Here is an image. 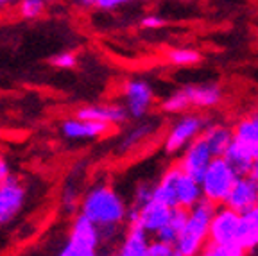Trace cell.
I'll use <instances>...</instances> for the list:
<instances>
[{"mask_svg":"<svg viewBox=\"0 0 258 256\" xmlns=\"http://www.w3.org/2000/svg\"><path fill=\"white\" fill-rule=\"evenodd\" d=\"M18 13L25 20H36L45 13L43 0H22L18 6Z\"/></svg>","mask_w":258,"mask_h":256,"instance_id":"cell-24","label":"cell"},{"mask_svg":"<svg viewBox=\"0 0 258 256\" xmlns=\"http://www.w3.org/2000/svg\"><path fill=\"white\" fill-rule=\"evenodd\" d=\"M147 133H149V125H142V127H138L137 131H133L131 135H129V138L124 142V147H131V145L137 144L142 136H145Z\"/></svg>","mask_w":258,"mask_h":256,"instance_id":"cell-30","label":"cell"},{"mask_svg":"<svg viewBox=\"0 0 258 256\" xmlns=\"http://www.w3.org/2000/svg\"><path fill=\"white\" fill-rule=\"evenodd\" d=\"M224 158L238 174H247L253 161L258 158V144H247L233 138L230 147L226 149Z\"/></svg>","mask_w":258,"mask_h":256,"instance_id":"cell-14","label":"cell"},{"mask_svg":"<svg viewBox=\"0 0 258 256\" xmlns=\"http://www.w3.org/2000/svg\"><path fill=\"white\" fill-rule=\"evenodd\" d=\"M181 172L179 165H174L161 176L160 183L154 184L153 188V199L158 203L165 204L169 208H176V179Z\"/></svg>","mask_w":258,"mask_h":256,"instance_id":"cell-17","label":"cell"},{"mask_svg":"<svg viewBox=\"0 0 258 256\" xmlns=\"http://www.w3.org/2000/svg\"><path fill=\"white\" fill-rule=\"evenodd\" d=\"M258 197V184L251 179L247 174H240L235 179L233 186L230 188L228 196L224 199V206L235 210L237 213H244L247 210L254 208Z\"/></svg>","mask_w":258,"mask_h":256,"instance_id":"cell-9","label":"cell"},{"mask_svg":"<svg viewBox=\"0 0 258 256\" xmlns=\"http://www.w3.org/2000/svg\"><path fill=\"white\" fill-rule=\"evenodd\" d=\"M111 125L97 120H85V118H69L61 124V135L69 140H93L106 135Z\"/></svg>","mask_w":258,"mask_h":256,"instance_id":"cell-12","label":"cell"},{"mask_svg":"<svg viewBox=\"0 0 258 256\" xmlns=\"http://www.w3.org/2000/svg\"><path fill=\"white\" fill-rule=\"evenodd\" d=\"M247 176H249L251 179H253L254 183L258 184V158L253 161V165H251V168H249V172H247Z\"/></svg>","mask_w":258,"mask_h":256,"instance_id":"cell-33","label":"cell"},{"mask_svg":"<svg viewBox=\"0 0 258 256\" xmlns=\"http://www.w3.org/2000/svg\"><path fill=\"white\" fill-rule=\"evenodd\" d=\"M163 25H165V22L160 16H145L144 20H142V27H147V29H160Z\"/></svg>","mask_w":258,"mask_h":256,"instance_id":"cell-31","label":"cell"},{"mask_svg":"<svg viewBox=\"0 0 258 256\" xmlns=\"http://www.w3.org/2000/svg\"><path fill=\"white\" fill-rule=\"evenodd\" d=\"M212 160H214V154L208 149L206 142L203 140V136L199 135L198 138H194L185 147L181 161H179V168L185 174H188V176L196 177L199 181Z\"/></svg>","mask_w":258,"mask_h":256,"instance_id":"cell-7","label":"cell"},{"mask_svg":"<svg viewBox=\"0 0 258 256\" xmlns=\"http://www.w3.org/2000/svg\"><path fill=\"white\" fill-rule=\"evenodd\" d=\"M43 2H50V0H43Z\"/></svg>","mask_w":258,"mask_h":256,"instance_id":"cell-36","label":"cell"},{"mask_svg":"<svg viewBox=\"0 0 258 256\" xmlns=\"http://www.w3.org/2000/svg\"><path fill=\"white\" fill-rule=\"evenodd\" d=\"M205 127H206L205 120H203L201 116H196V115L183 116L181 120L176 122V125L170 129L169 136H167V140H165V151L170 152V154L179 152L181 149H185L194 138H198Z\"/></svg>","mask_w":258,"mask_h":256,"instance_id":"cell-8","label":"cell"},{"mask_svg":"<svg viewBox=\"0 0 258 256\" xmlns=\"http://www.w3.org/2000/svg\"><path fill=\"white\" fill-rule=\"evenodd\" d=\"M9 165H8V161L4 160V158L0 156V183H2V181L6 179V177L9 176Z\"/></svg>","mask_w":258,"mask_h":256,"instance_id":"cell-32","label":"cell"},{"mask_svg":"<svg viewBox=\"0 0 258 256\" xmlns=\"http://www.w3.org/2000/svg\"><path fill=\"white\" fill-rule=\"evenodd\" d=\"M238 219H240V213L228 208L224 204L222 206L217 204L214 217L210 220L208 242H214V244H237L235 238H237Z\"/></svg>","mask_w":258,"mask_h":256,"instance_id":"cell-6","label":"cell"},{"mask_svg":"<svg viewBox=\"0 0 258 256\" xmlns=\"http://www.w3.org/2000/svg\"><path fill=\"white\" fill-rule=\"evenodd\" d=\"M125 203L117 192L106 184L92 188L81 203V213L88 217L101 231V242L115 235L125 219Z\"/></svg>","mask_w":258,"mask_h":256,"instance_id":"cell-1","label":"cell"},{"mask_svg":"<svg viewBox=\"0 0 258 256\" xmlns=\"http://www.w3.org/2000/svg\"><path fill=\"white\" fill-rule=\"evenodd\" d=\"M183 92L188 97L190 106L196 108H212V106L219 104L222 93L217 84H190Z\"/></svg>","mask_w":258,"mask_h":256,"instance_id":"cell-18","label":"cell"},{"mask_svg":"<svg viewBox=\"0 0 258 256\" xmlns=\"http://www.w3.org/2000/svg\"><path fill=\"white\" fill-rule=\"evenodd\" d=\"M147 256H174V245L169 244V242L154 238V240L149 242Z\"/></svg>","mask_w":258,"mask_h":256,"instance_id":"cell-26","label":"cell"},{"mask_svg":"<svg viewBox=\"0 0 258 256\" xmlns=\"http://www.w3.org/2000/svg\"><path fill=\"white\" fill-rule=\"evenodd\" d=\"M153 188H154V184H149V183L138 184L137 190H135V206H137V208H140L142 204L149 203V201L153 199Z\"/></svg>","mask_w":258,"mask_h":256,"instance_id":"cell-27","label":"cell"},{"mask_svg":"<svg viewBox=\"0 0 258 256\" xmlns=\"http://www.w3.org/2000/svg\"><path fill=\"white\" fill-rule=\"evenodd\" d=\"M201 252L206 256H242V254H246V251H244L242 247H238L237 244H214V242L205 244V247L201 249Z\"/></svg>","mask_w":258,"mask_h":256,"instance_id":"cell-22","label":"cell"},{"mask_svg":"<svg viewBox=\"0 0 258 256\" xmlns=\"http://www.w3.org/2000/svg\"><path fill=\"white\" fill-rule=\"evenodd\" d=\"M190 106L188 102V97H186V93L183 92H176L172 93L170 97H167L163 102H161V109L167 113H179V111H185L186 108Z\"/></svg>","mask_w":258,"mask_h":256,"instance_id":"cell-25","label":"cell"},{"mask_svg":"<svg viewBox=\"0 0 258 256\" xmlns=\"http://www.w3.org/2000/svg\"><path fill=\"white\" fill-rule=\"evenodd\" d=\"M101 245V231L88 217L81 213L70 228L69 238L64 242L61 256H93Z\"/></svg>","mask_w":258,"mask_h":256,"instance_id":"cell-4","label":"cell"},{"mask_svg":"<svg viewBox=\"0 0 258 256\" xmlns=\"http://www.w3.org/2000/svg\"><path fill=\"white\" fill-rule=\"evenodd\" d=\"M233 138L247 144H258V115L247 116L238 122L233 131Z\"/></svg>","mask_w":258,"mask_h":256,"instance_id":"cell-21","label":"cell"},{"mask_svg":"<svg viewBox=\"0 0 258 256\" xmlns=\"http://www.w3.org/2000/svg\"><path fill=\"white\" fill-rule=\"evenodd\" d=\"M235 242H237V245H240L246 252L258 247V208L256 206L247 210V212L240 213Z\"/></svg>","mask_w":258,"mask_h":256,"instance_id":"cell-15","label":"cell"},{"mask_svg":"<svg viewBox=\"0 0 258 256\" xmlns=\"http://www.w3.org/2000/svg\"><path fill=\"white\" fill-rule=\"evenodd\" d=\"M199 59H201L199 52L192 48H174L169 52V61L176 67H190V65L199 63Z\"/></svg>","mask_w":258,"mask_h":256,"instance_id":"cell-23","label":"cell"},{"mask_svg":"<svg viewBox=\"0 0 258 256\" xmlns=\"http://www.w3.org/2000/svg\"><path fill=\"white\" fill-rule=\"evenodd\" d=\"M25 186L13 174L0 183V226L9 224L18 217L25 204Z\"/></svg>","mask_w":258,"mask_h":256,"instance_id":"cell-5","label":"cell"},{"mask_svg":"<svg viewBox=\"0 0 258 256\" xmlns=\"http://www.w3.org/2000/svg\"><path fill=\"white\" fill-rule=\"evenodd\" d=\"M170 210L165 204L158 203V201L151 199L149 203L142 204L138 208V219H137V228H142L147 235H156L158 229L169 222Z\"/></svg>","mask_w":258,"mask_h":256,"instance_id":"cell-11","label":"cell"},{"mask_svg":"<svg viewBox=\"0 0 258 256\" xmlns=\"http://www.w3.org/2000/svg\"><path fill=\"white\" fill-rule=\"evenodd\" d=\"M201 199L203 192L199 181L181 170L176 179V204L181 206V208L190 210L194 204H198Z\"/></svg>","mask_w":258,"mask_h":256,"instance_id":"cell-16","label":"cell"},{"mask_svg":"<svg viewBox=\"0 0 258 256\" xmlns=\"http://www.w3.org/2000/svg\"><path fill=\"white\" fill-rule=\"evenodd\" d=\"M125 109L135 118L147 115L153 104V90L145 81H129L124 86Z\"/></svg>","mask_w":258,"mask_h":256,"instance_id":"cell-10","label":"cell"},{"mask_svg":"<svg viewBox=\"0 0 258 256\" xmlns=\"http://www.w3.org/2000/svg\"><path fill=\"white\" fill-rule=\"evenodd\" d=\"M151 235L144 231L142 228H127L124 240L118 245V254L120 256H147Z\"/></svg>","mask_w":258,"mask_h":256,"instance_id":"cell-19","label":"cell"},{"mask_svg":"<svg viewBox=\"0 0 258 256\" xmlns=\"http://www.w3.org/2000/svg\"><path fill=\"white\" fill-rule=\"evenodd\" d=\"M215 208L217 204L203 197L188 210L185 226L177 233V238L174 242V256H194L201 252V249L208 242L210 220L214 217Z\"/></svg>","mask_w":258,"mask_h":256,"instance_id":"cell-2","label":"cell"},{"mask_svg":"<svg viewBox=\"0 0 258 256\" xmlns=\"http://www.w3.org/2000/svg\"><path fill=\"white\" fill-rule=\"evenodd\" d=\"M254 206H256V208H258V197H256V204H254Z\"/></svg>","mask_w":258,"mask_h":256,"instance_id":"cell-35","label":"cell"},{"mask_svg":"<svg viewBox=\"0 0 258 256\" xmlns=\"http://www.w3.org/2000/svg\"><path fill=\"white\" fill-rule=\"evenodd\" d=\"M203 140L206 142L208 149L212 151V154L215 156H224L226 149L230 147V144L233 142V131L224 125H210L205 127V133H201Z\"/></svg>","mask_w":258,"mask_h":256,"instance_id":"cell-20","label":"cell"},{"mask_svg":"<svg viewBox=\"0 0 258 256\" xmlns=\"http://www.w3.org/2000/svg\"><path fill=\"white\" fill-rule=\"evenodd\" d=\"M50 65L56 68H74L77 65V57L72 52H61L50 59Z\"/></svg>","mask_w":258,"mask_h":256,"instance_id":"cell-28","label":"cell"},{"mask_svg":"<svg viewBox=\"0 0 258 256\" xmlns=\"http://www.w3.org/2000/svg\"><path fill=\"white\" fill-rule=\"evenodd\" d=\"M77 118L85 120H97L108 125H120L127 120V109L118 104H104V106H86L76 111Z\"/></svg>","mask_w":258,"mask_h":256,"instance_id":"cell-13","label":"cell"},{"mask_svg":"<svg viewBox=\"0 0 258 256\" xmlns=\"http://www.w3.org/2000/svg\"><path fill=\"white\" fill-rule=\"evenodd\" d=\"M238 176L240 174L231 167L224 156H215L199 179L203 197L214 204H222Z\"/></svg>","mask_w":258,"mask_h":256,"instance_id":"cell-3","label":"cell"},{"mask_svg":"<svg viewBox=\"0 0 258 256\" xmlns=\"http://www.w3.org/2000/svg\"><path fill=\"white\" fill-rule=\"evenodd\" d=\"M131 0H92V6L99 9H115L124 4H129Z\"/></svg>","mask_w":258,"mask_h":256,"instance_id":"cell-29","label":"cell"},{"mask_svg":"<svg viewBox=\"0 0 258 256\" xmlns=\"http://www.w3.org/2000/svg\"><path fill=\"white\" fill-rule=\"evenodd\" d=\"M15 0H0V6H8V4H13Z\"/></svg>","mask_w":258,"mask_h":256,"instance_id":"cell-34","label":"cell"}]
</instances>
